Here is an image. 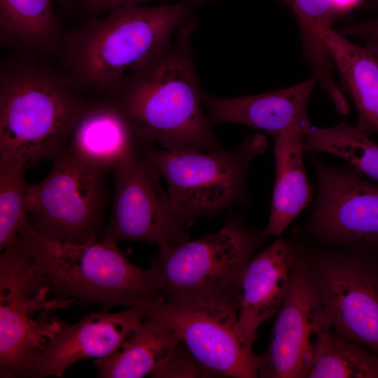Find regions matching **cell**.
<instances>
[{
  "mask_svg": "<svg viewBox=\"0 0 378 378\" xmlns=\"http://www.w3.org/2000/svg\"><path fill=\"white\" fill-rule=\"evenodd\" d=\"M296 246L295 264L269 344L258 355L260 377H307L319 344L332 329L312 282L304 245Z\"/></svg>",
  "mask_w": 378,
  "mask_h": 378,
  "instance_id": "4fadbf2b",
  "label": "cell"
},
{
  "mask_svg": "<svg viewBox=\"0 0 378 378\" xmlns=\"http://www.w3.org/2000/svg\"><path fill=\"white\" fill-rule=\"evenodd\" d=\"M310 159L318 192L305 232L337 248H378V184L350 164Z\"/></svg>",
  "mask_w": 378,
  "mask_h": 378,
  "instance_id": "7c38bea8",
  "label": "cell"
},
{
  "mask_svg": "<svg viewBox=\"0 0 378 378\" xmlns=\"http://www.w3.org/2000/svg\"><path fill=\"white\" fill-rule=\"evenodd\" d=\"M337 31L345 36L378 41V18L342 26Z\"/></svg>",
  "mask_w": 378,
  "mask_h": 378,
  "instance_id": "4316f807",
  "label": "cell"
},
{
  "mask_svg": "<svg viewBox=\"0 0 378 378\" xmlns=\"http://www.w3.org/2000/svg\"><path fill=\"white\" fill-rule=\"evenodd\" d=\"M304 132L295 123L275 138V181L263 235H280L312 201L314 188L304 164Z\"/></svg>",
  "mask_w": 378,
  "mask_h": 378,
  "instance_id": "ac0fdd59",
  "label": "cell"
},
{
  "mask_svg": "<svg viewBox=\"0 0 378 378\" xmlns=\"http://www.w3.org/2000/svg\"><path fill=\"white\" fill-rule=\"evenodd\" d=\"M378 4V0H374Z\"/></svg>",
  "mask_w": 378,
  "mask_h": 378,
  "instance_id": "d6a6232c",
  "label": "cell"
},
{
  "mask_svg": "<svg viewBox=\"0 0 378 378\" xmlns=\"http://www.w3.org/2000/svg\"><path fill=\"white\" fill-rule=\"evenodd\" d=\"M193 0L109 10L63 35L65 76L80 94L111 98L133 74L165 51L181 24L193 15Z\"/></svg>",
  "mask_w": 378,
  "mask_h": 378,
  "instance_id": "7a4b0ae2",
  "label": "cell"
},
{
  "mask_svg": "<svg viewBox=\"0 0 378 378\" xmlns=\"http://www.w3.org/2000/svg\"><path fill=\"white\" fill-rule=\"evenodd\" d=\"M128 308L162 323L202 364L221 377H259V357L241 335L235 304L140 298Z\"/></svg>",
  "mask_w": 378,
  "mask_h": 378,
  "instance_id": "8fae6325",
  "label": "cell"
},
{
  "mask_svg": "<svg viewBox=\"0 0 378 378\" xmlns=\"http://www.w3.org/2000/svg\"><path fill=\"white\" fill-rule=\"evenodd\" d=\"M362 0H331L333 8L335 10H346L352 8Z\"/></svg>",
  "mask_w": 378,
  "mask_h": 378,
  "instance_id": "f1b7e54d",
  "label": "cell"
},
{
  "mask_svg": "<svg viewBox=\"0 0 378 378\" xmlns=\"http://www.w3.org/2000/svg\"><path fill=\"white\" fill-rule=\"evenodd\" d=\"M192 15L172 44L130 76L110 99L127 118L141 144L171 151H212L220 142L203 111L192 51Z\"/></svg>",
  "mask_w": 378,
  "mask_h": 378,
  "instance_id": "6da1fadb",
  "label": "cell"
},
{
  "mask_svg": "<svg viewBox=\"0 0 378 378\" xmlns=\"http://www.w3.org/2000/svg\"><path fill=\"white\" fill-rule=\"evenodd\" d=\"M146 153L167 181L168 192L192 221L211 217L236 204L248 205L246 175L252 162L267 146L255 134L231 150L171 151L144 144Z\"/></svg>",
  "mask_w": 378,
  "mask_h": 378,
  "instance_id": "ba28073f",
  "label": "cell"
},
{
  "mask_svg": "<svg viewBox=\"0 0 378 378\" xmlns=\"http://www.w3.org/2000/svg\"><path fill=\"white\" fill-rule=\"evenodd\" d=\"M135 309L118 312L103 310L85 315L76 323L62 320L59 330L46 344L34 378H60L74 363L88 358H102L115 351L142 323Z\"/></svg>",
  "mask_w": 378,
  "mask_h": 378,
  "instance_id": "5bb4252c",
  "label": "cell"
},
{
  "mask_svg": "<svg viewBox=\"0 0 378 378\" xmlns=\"http://www.w3.org/2000/svg\"><path fill=\"white\" fill-rule=\"evenodd\" d=\"M342 85L357 110L356 126L378 133V41L356 44L332 27L321 30Z\"/></svg>",
  "mask_w": 378,
  "mask_h": 378,
  "instance_id": "e0dca14e",
  "label": "cell"
},
{
  "mask_svg": "<svg viewBox=\"0 0 378 378\" xmlns=\"http://www.w3.org/2000/svg\"><path fill=\"white\" fill-rule=\"evenodd\" d=\"M27 168L21 162L0 156V250L18 236L27 217Z\"/></svg>",
  "mask_w": 378,
  "mask_h": 378,
  "instance_id": "cb8c5ba5",
  "label": "cell"
},
{
  "mask_svg": "<svg viewBox=\"0 0 378 378\" xmlns=\"http://www.w3.org/2000/svg\"><path fill=\"white\" fill-rule=\"evenodd\" d=\"M153 378L221 377L202 364L181 341L150 375Z\"/></svg>",
  "mask_w": 378,
  "mask_h": 378,
  "instance_id": "484cf974",
  "label": "cell"
},
{
  "mask_svg": "<svg viewBox=\"0 0 378 378\" xmlns=\"http://www.w3.org/2000/svg\"><path fill=\"white\" fill-rule=\"evenodd\" d=\"M48 280L56 298L72 299L103 310L128 306L140 298L160 299L146 270L131 262L118 243L108 239L69 244L48 239L30 225L27 216L18 232Z\"/></svg>",
  "mask_w": 378,
  "mask_h": 378,
  "instance_id": "277c9868",
  "label": "cell"
},
{
  "mask_svg": "<svg viewBox=\"0 0 378 378\" xmlns=\"http://www.w3.org/2000/svg\"><path fill=\"white\" fill-rule=\"evenodd\" d=\"M307 377L378 378V354L332 328L319 344Z\"/></svg>",
  "mask_w": 378,
  "mask_h": 378,
  "instance_id": "603a6c76",
  "label": "cell"
},
{
  "mask_svg": "<svg viewBox=\"0 0 378 378\" xmlns=\"http://www.w3.org/2000/svg\"><path fill=\"white\" fill-rule=\"evenodd\" d=\"M115 169L112 213L102 238L155 244L160 252L190 239L193 221L162 188L144 144H134Z\"/></svg>",
  "mask_w": 378,
  "mask_h": 378,
  "instance_id": "30bf717a",
  "label": "cell"
},
{
  "mask_svg": "<svg viewBox=\"0 0 378 378\" xmlns=\"http://www.w3.org/2000/svg\"><path fill=\"white\" fill-rule=\"evenodd\" d=\"M297 246L279 238L246 264L237 295L239 327L251 347L258 328L277 313L287 291L297 258Z\"/></svg>",
  "mask_w": 378,
  "mask_h": 378,
  "instance_id": "9a60e30c",
  "label": "cell"
},
{
  "mask_svg": "<svg viewBox=\"0 0 378 378\" xmlns=\"http://www.w3.org/2000/svg\"><path fill=\"white\" fill-rule=\"evenodd\" d=\"M63 6H69L71 4L74 0H55Z\"/></svg>",
  "mask_w": 378,
  "mask_h": 378,
  "instance_id": "f546056e",
  "label": "cell"
},
{
  "mask_svg": "<svg viewBox=\"0 0 378 378\" xmlns=\"http://www.w3.org/2000/svg\"><path fill=\"white\" fill-rule=\"evenodd\" d=\"M300 34L304 57L318 61L328 55L321 30L331 27L335 10L331 0H289Z\"/></svg>",
  "mask_w": 378,
  "mask_h": 378,
  "instance_id": "d4e9b609",
  "label": "cell"
},
{
  "mask_svg": "<svg viewBox=\"0 0 378 378\" xmlns=\"http://www.w3.org/2000/svg\"><path fill=\"white\" fill-rule=\"evenodd\" d=\"M317 83L318 78L313 74L294 85L258 94L225 98L202 90V99L212 126L240 124L261 130L276 138L289 126L298 123L304 134L312 127L307 106Z\"/></svg>",
  "mask_w": 378,
  "mask_h": 378,
  "instance_id": "2e32d148",
  "label": "cell"
},
{
  "mask_svg": "<svg viewBox=\"0 0 378 378\" xmlns=\"http://www.w3.org/2000/svg\"><path fill=\"white\" fill-rule=\"evenodd\" d=\"M265 237L232 219L217 232L159 251L146 271L164 301L237 305L243 271Z\"/></svg>",
  "mask_w": 378,
  "mask_h": 378,
  "instance_id": "5b68a950",
  "label": "cell"
},
{
  "mask_svg": "<svg viewBox=\"0 0 378 378\" xmlns=\"http://www.w3.org/2000/svg\"><path fill=\"white\" fill-rule=\"evenodd\" d=\"M107 171L78 157L66 145L48 175L28 184L26 213L43 236L69 244L100 240L109 198Z\"/></svg>",
  "mask_w": 378,
  "mask_h": 378,
  "instance_id": "52a82bcc",
  "label": "cell"
},
{
  "mask_svg": "<svg viewBox=\"0 0 378 378\" xmlns=\"http://www.w3.org/2000/svg\"><path fill=\"white\" fill-rule=\"evenodd\" d=\"M0 255V377H33L62 320L52 316L74 300L48 299L47 278L18 236Z\"/></svg>",
  "mask_w": 378,
  "mask_h": 378,
  "instance_id": "8992f818",
  "label": "cell"
},
{
  "mask_svg": "<svg viewBox=\"0 0 378 378\" xmlns=\"http://www.w3.org/2000/svg\"><path fill=\"white\" fill-rule=\"evenodd\" d=\"M151 0H81L85 10L92 16L114 8L141 6V4Z\"/></svg>",
  "mask_w": 378,
  "mask_h": 378,
  "instance_id": "83f0119b",
  "label": "cell"
},
{
  "mask_svg": "<svg viewBox=\"0 0 378 378\" xmlns=\"http://www.w3.org/2000/svg\"><path fill=\"white\" fill-rule=\"evenodd\" d=\"M215 0H193L196 5L214 2Z\"/></svg>",
  "mask_w": 378,
  "mask_h": 378,
  "instance_id": "4dcf8cb0",
  "label": "cell"
},
{
  "mask_svg": "<svg viewBox=\"0 0 378 378\" xmlns=\"http://www.w3.org/2000/svg\"><path fill=\"white\" fill-rule=\"evenodd\" d=\"M139 143L127 118L110 99L88 102L75 123L67 146L84 161L108 171Z\"/></svg>",
  "mask_w": 378,
  "mask_h": 378,
  "instance_id": "d6986e66",
  "label": "cell"
},
{
  "mask_svg": "<svg viewBox=\"0 0 378 378\" xmlns=\"http://www.w3.org/2000/svg\"><path fill=\"white\" fill-rule=\"evenodd\" d=\"M180 342L160 321L145 317L112 354L94 361L101 378H141L150 375Z\"/></svg>",
  "mask_w": 378,
  "mask_h": 378,
  "instance_id": "ffe728a7",
  "label": "cell"
},
{
  "mask_svg": "<svg viewBox=\"0 0 378 378\" xmlns=\"http://www.w3.org/2000/svg\"><path fill=\"white\" fill-rule=\"evenodd\" d=\"M88 102L65 75L31 64L4 68L0 76V156L27 168L52 159L66 146Z\"/></svg>",
  "mask_w": 378,
  "mask_h": 378,
  "instance_id": "3957f363",
  "label": "cell"
},
{
  "mask_svg": "<svg viewBox=\"0 0 378 378\" xmlns=\"http://www.w3.org/2000/svg\"><path fill=\"white\" fill-rule=\"evenodd\" d=\"M304 148L341 157L378 182V144L356 126L344 122L328 127L312 126L304 134Z\"/></svg>",
  "mask_w": 378,
  "mask_h": 378,
  "instance_id": "7402d4cb",
  "label": "cell"
},
{
  "mask_svg": "<svg viewBox=\"0 0 378 378\" xmlns=\"http://www.w3.org/2000/svg\"><path fill=\"white\" fill-rule=\"evenodd\" d=\"M284 4L289 6L290 1L289 0H281Z\"/></svg>",
  "mask_w": 378,
  "mask_h": 378,
  "instance_id": "1f68e13d",
  "label": "cell"
},
{
  "mask_svg": "<svg viewBox=\"0 0 378 378\" xmlns=\"http://www.w3.org/2000/svg\"><path fill=\"white\" fill-rule=\"evenodd\" d=\"M55 0H0L1 41L29 49L60 48L62 33Z\"/></svg>",
  "mask_w": 378,
  "mask_h": 378,
  "instance_id": "44dd1931",
  "label": "cell"
},
{
  "mask_svg": "<svg viewBox=\"0 0 378 378\" xmlns=\"http://www.w3.org/2000/svg\"><path fill=\"white\" fill-rule=\"evenodd\" d=\"M304 249L332 328L378 354V248Z\"/></svg>",
  "mask_w": 378,
  "mask_h": 378,
  "instance_id": "9c48e42d",
  "label": "cell"
}]
</instances>
